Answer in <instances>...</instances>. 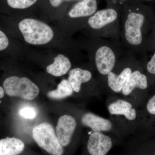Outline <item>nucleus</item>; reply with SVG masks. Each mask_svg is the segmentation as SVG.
Wrapping results in <instances>:
<instances>
[{"mask_svg": "<svg viewBox=\"0 0 155 155\" xmlns=\"http://www.w3.org/2000/svg\"><path fill=\"white\" fill-rule=\"evenodd\" d=\"M140 9L131 8L124 12L120 22V41L126 51L143 59L155 19Z\"/></svg>", "mask_w": 155, "mask_h": 155, "instance_id": "obj_1", "label": "nucleus"}, {"mask_svg": "<svg viewBox=\"0 0 155 155\" xmlns=\"http://www.w3.org/2000/svg\"><path fill=\"white\" fill-rule=\"evenodd\" d=\"M107 108L119 133L144 131L141 112L123 98L110 99Z\"/></svg>", "mask_w": 155, "mask_h": 155, "instance_id": "obj_2", "label": "nucleus"}, {"mask_svg": "<svg viewBox=\"0 0 155 155\" xmlns=\"http://www.w3.org/2000/svg\"><path fill=\"white\" fill-rule=\"evenodd\" d=\"M127 51L119 40L105 38L95 51V65L98 72L105 80L107 75L116 66L118 61Z\"/></svg>", "mask_w": 155, "mask_h": 155, "instance_id": "obj_3", "label": "nucleus"}, {"mask_svg": "<svg viewBox=\"0 0 155 155\" xmlns=\"http://www.w3.org/2000/svg\"><path fill=\"white\" fill-rule=\"evenodd\" d=\"M149 90L148 80L141 62L127 78L121 94L122 98L136 107H142L149 97Z\"/></svg>", "mask_w": 155, "mask_h": 155, "instance_id": "obj_4", "label": "nucleus"}, {"mask_svg": "<svg viewBox=\"0 0 155 155\" xmlns=\"http://www.w3.org/2000/svg\"><path fill=\"white\" fill-rule=\"evenodd\" d=\"M141 62L134 55L127 51L117 62L105 80V89L113 93L121 94L127 78Z\"/></svg>", "mask_w": 155, "mask_h": 155, "instance_id": "obj_5", "label": "nucleus"}, {"mask_svg": "<svg viewBox=\"0 0 155 155\" xmlns=\"http://www.w3.org/2000/svg\"><path fill=\"white\" fill-rule=\"evenodd\" d=\"M120 20L117 10L109 8L97 11L89 17L87 24L93 30L101 31L104 38L119 40Z\"/></svg>", "mask_w": 155, "mask_h": 155, "instance_id": "obj_6", "label": "nucleus"}, {"mask_svg": "<svg viewBox=\"0 0 155 155\" xmlns=\"http://www.w3.org/2000/svg\"><path fill=\"white\" fill-rule=\"evenodd\" d=\"M18 25L25 42L29 44H46L54 36V31L49 25L37 19H23Z\"/></svg>", "mask_w": 155, "mask_h": 155, "instance_id": "obj_7", "label": "nucleus"}, {"mask_svg": "<svg viewBox=\"0 0 155 155\" xmlns=\"http://www.w3.org/2000/svg\"><path fill=\"white\" fill-rule=\"evenodd\" d=\"M32 137L39 146L52 155H62L64 149L54 127L44 122L35 126L32 131Z\"/></svg>", "mask_w": 155, "mask_h": 155, "instance_id": "obj_8", "label": "nucleus"}, {"mask_svg": "<svg viewBox=\"0 0 155 155\" xmlns=\"http://www.w3.org/2000/svg\"><path fill=\"white\" fill-rule=\"evenodd\" d=\"M6 94L11 97H18L26 100L34 99L39 93L38 86L26 77L13 76L3 82Z\"/></svg>", "mask_w": 155, "mask_h": 155, "instance_id": "obj_9", "label": "nucleus"}, {"mask_svg": "<svg viewBox=\"0 0 155 155\" xmlns=\"http://www.w3.org/2000/svg\"><path fill=\"white\" fill-rule=\"evenodd\" d=\"M82 125L91 128L93 132H113L119 133L116 125L111 119H107L93 113L84 114L81 118Z\"/></svg>", "mask_w": 155, "mask_h": 155, "instance_id": "obj_10", "label": "nucleus"}, {"mask_svg": "<svg viewBox=\"0 0 155 155\" xmlns=\"http://www.w3.org/2000/svg\"><path fill=\"white\" fill-rule=\"evenodd\" d=\"M113 146L110 137L103 132H93L89 137L87 149L91 155H106Z\"/></svg>", "mask_w": 155, "mask_h": 155, "instance_id": "obj_11", "label": "nucleus"}, {"mask_svg": "<svg viewBox=\"0 0 155 155\" xmlns=\"http://www.w3.org/2000/svg\"><path fill=\"white\" fill-rule=\"evenodd\" d=\"M76 125V121L72 116L65 115L59 118L56 127V133L63 146H67L70 143Z\"/></svg>", "mask_w": 155, "mask_h": 155, "instance_id": "obj_12", "label": "nucleus"}, {"mask_svg": "<svg viewBox=\"0 0 155 155\" xmlns=\"http://www.w3.org/2000/svg\"><path fill=\"white\" fill-rule=\"evenodd\" d=\"M141 110L145 131L155 132V93L149 97Z\"/></svg>", "mask_w": 155, "mask_h": 155, "instance_id": "obj_13", "label": "nucleus"}, {"mask_svg": "<svg viewBox=\"0 0 155 155\" xmlns=\"http://www.w3.org/2000/svg\"><path fill=\"white\" fill-rule=\"evenodd\" d=\"M97 2L96 0H82L75 4L69 11L71 18L90 17L97 12Z\"/></svg>", "mask_w": 155, "mask_h": 155, "instance_id": "obj_14", "label": "nucleus"}, {"mask_svg": "<svg viewBox=\"0 0 155 155\" xmlns=\"http://www.w3.org/2000/svg\"><path fill=\"white\" fill-rule=\"evenodd\" d=\"M92 78V74L90 71L80 68H76L69 71L68 80L74 91L79 93L82 84L88 82Z\"/></svg>", "mask_w": 155, "mask_h": 155, "instance_id": "obj_15", "label": "nucleus"}, {"mask_svg": "<svg viewBox=\"0 0 155 155\" xmlns=\"http://www.w3.org/2000/svg\"><path fill=\"white\" fill-rule=\"evenodd\" d=\"M72 67L71 61L64 55L59 54L54 58L52 64L46 67V71L49 74L57 77L65 75L69 72Z\"/></svg>", "mask_w": 155, "mask_h": 155, "instance_id": "obj_16", "label": "nucleus"}, {"mask_svg": "<svg viewBox=\"0 0 155 155\" xmlns=\"http://www.w3.org/2000/svg\"><path fill=\"white\" fill-rule=\"evenodd\" d=\"M24 148L23 142L16 137H7L0 140V155H18Z\"/></svg>", "mask_w": 155, "mask_h": 155, "instance_id": "obj_17", "label": "nucleus"}, {"mask_svg": "<svg viewBox=\"0 0 155 155\" xmlns=\"http://www.w3.org/2000/svg\"><path fill=\"white\" fill-rule=\"evenodd\" d=\"M73 91H74L69 81L63 79L58 84L57 89L49 91L47 96L53 99L59 100L72 95Z\"/></svg>", "mask_w": 155, "mask_h": 155, "instance_id": "obj_18", "label": "nucleus"}, {"mask_svg": "<svg viewBox=\"0 0 155 155\" xmlns=\"http://www.w3.org/2000/svg\"><path fill=\"white\" fill-rule=\"evenodd\" d=\"M141 61L147 77L150 90H155V51L149 60L143 58Z\"/></svg>", "mask_w": 155, "mask_h": 155, "instance_id": "obj_19", "label": "nucleus"}, {"mask_svg": "<svg viewBox=\"0 0 155 155\" xmlns=\"http://www.w3.org/2000/svg\"><path fill=\"white\" fill-rule=\"evenodd\" d=\"M37 0H7L8 5L14 9H24L33 5Z\"/></svg>", "mask_w": 155, "mask_h": 155, "instance_id": "obj_20", "label": "nucleus"}, {"mask_svg": "<svg viewBox=\"0 0 155 155\" xmlns=\"http://www.w3.org/2000/svg\"><path fill=\"white\" fill-rule=\"evenodd\" d=\"M19 115L25 119H33L37 116V111L34 107L25 106L19 110Z\"/></svg>", "mask_w": 155, "mask_h": 155, "instance_id": "obj_21", "label": "nucleus"}, {"mask_svg": "<svg viewBox=\"0 0 155 155\" xmlns=\"http://www.w3.org/2000/svg\"><path fill=\"white\" fill-rule=\"evenodd\" d=\"M147 51H155V25L148 40Z\"/></svg>", "mask_w": 155, "mask_h": 155, "instance_id": "obj_22", "label": "nucleus"}, {"mask_svg": "<svg viewBox=\"0 0 155 155\" xmlns=\"http://www.w3.org/2000/svg\"><path fill=\"white\" fill-rule=\"evenodd\" d=\"M9 45V40L5 34L0 31V51L5 49Z\"/></svg>", "mask_w": 155, "mask_h": 155, "instance_id": "obj_23", "label": "nucleus"}, {"mask_svg": "<svg viewBox=\"0 0 155 155\" xmlns=\"http://www.w3.org/2000/svg\"><path fill=\"white\" fill-rule=\"evenodd\" d=\"M64 0H49L50 4L54 7H58Z\"/></svg>", "mask_w": 155, "mask_h": 155, "instance_id": "obj_24", "label": "nucleus"}, {"mask_svg": "<svg viewBox=\"0 0 155 155\" xmlns=\"http://www.w3.org/2000/svg\"><path fill=\"white\" fill-rule=\"evenodd\" d=\"M5 91V89H4L2 86L0 87V97L1 98H2L4 96Z\"/></svg>", "mask_w": 155, "mask_h": 155, "instance_id": "obj_25", "label": "nucleus"}, {"mask_svg": "<svg viewBox=\"0 0 155 155\" xmlns=\"http://www.w3.org/2000/svg\"><path fill=\"white\" fill-rule=\"evenodd\" d=\"M66 1H72V0H66Z\"/></svg>", "mask_w": 155, "mask_h": 155, "instance_id": "obj_26", "label": "nucleus"}]
</instances>
